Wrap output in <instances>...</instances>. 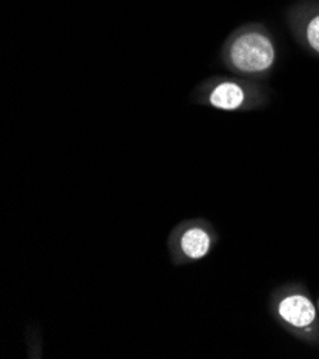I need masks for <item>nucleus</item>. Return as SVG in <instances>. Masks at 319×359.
I'll list each match as a JSON object with an SVG mask.
<instances>
[{
	"instance_id": "obj_1",
	"label": "nucleus",
	"mask_w": 319,
	"mask_h": 359,
	"mask_svg": "<svg viewBox=\"0 0 319 359\" xmlns=\"http://www.w3.org/2000/svg\"><path fill=\"white\" fill-rule=\"evenodd\" d=\"M275 62V43L271 36L261 29L239 32L224 49V63L240 75H264L273 67Z\"/></svg>"
},
{
	"instance_id": "obj_2",
	"label": "nucleus",
	"mask_w": 319,
	"mask_h": 359,
	"mask_svg": "<svg viewBox=\"0 0 319 359\" xmlns=\"http://www.w3.org/2000/svg\"><path fill=\"white\" fill-rule=\"evenodd\" d=\"M271 309L279 324L298 338L308 342L319 341L316 308L301 286H285L278 291L271 301Z\"/></svg>"
},
{
	"instance_id": "obj_3",
	"label": "nucleus",
	"mask_w": 319,
	"mask_h": 359,
	"mask_svg": "<svg viewBox=\"0 0 319 359\" xmlns=\"http://www.w3.org/2000/svg\"><path fill=\"white\" fill-rule=\"evenodd\" d=\"M217 241V232L208 221L186 219L176 225L168 236L170 261L175 266L199 262L210 254Z\"/></svg>"
},
{
	"instance_id": "obj_4",
	"label": "nucleus",
	"mask_w": 319,
	"mask_h": 359,
	"mask_svg": "<svg viewBox=\"0 0 319 359\" xmlns=\"http://www.w3.org/2000/svg\"><path fill=\"white\" fill-rule=\"evenodd\" d=\"M254 90L238 81L212 79L195 90V100L218 111L235 112L245 109L254 102Z\"/></svg>"
},
{
	"instance_id": "obj_5",
	"label": "nucleus",
	"mask_w": 319,
	"mask_h": 359,
	"mask_svg": "<svg viewBox=\"0 0 319 359\" xmlns=\"http://www.w3.org/2000/svg\"><path fill=\"white\" fill-rule=\"evenodd\" d=\"M304 39L311 50L319 55V13L312 15L304 25Z\"/></svg>"
}]
</instances>
